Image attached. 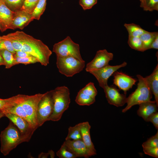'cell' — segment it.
I'll use <instances>...</instances> for the list:
<instances>
[{
  "label": "cell",
  "mask_w": 158,
  "mask_h": 158,
  "mask_svg": "<svg viewBox=\"0 0 158 158\" xmlns=\"http://www.w3.org/2000/svg\"><path fill=\"white\" fill-rule=\"evenodd\" d=\"M132 49L140 51H145L143 44L140 37L128 36V42Z\"/></svg>",
  "instance_id": "cell-27"
},
{
  "label": "cell",
  "mask_w": 158,
  "mask_h": 158,
  "mask_svg": "<svg viewBox=\"0 0 158 158\" xmlns=\"http://www.w3.org/2000/svg\"><path fill=\"white\" fill-rule=\"evenodd\" d=\"M63 144L69 151L77 157L88 158L92 156L82 139L65 140Z\"/></svg>",
  "instance_id": "cell-13"
},
{
  "label": "cell",
  "mask_w": 158,
  "mask_h": 158,
  "mask_svg": "<svg viewBox=\"0 0 158 158\" xmlns=\"http://www.w3.org/2000/svg\"><path fill=\"white\" fill-rule=\"evenodd\" d=\"M54 105V99L51 90L44 93L38 104L36 118L39 127L48 121L53 112Z\"/></svg>",
  "instance_id": "cell-8"
},
{
  "label": "cell",
  "mask_w": 158,
  "mask_h": 158,
  "mask_svg": "<svg viewBox=\"0 0 158 158\" xmlns=\"http://www.w3.org/2000/svg\"><path fill=\"white\" fill-rule=\"evenodd\" d=\"M124 25L128 32V36L140 37L146 31L139 25L134 23H125Z\"/></svg>",
  "instance_id": "cell-22"
},
{
  "label": "cell",
  "mask_w": 158,
  "mask_h": 158,
  "mask_svg": "<svg viewBox=\"0 0 158 158\" xmlns=\"http://www.w3.org/2000/svg\"><path fill=\"white\" fill-rule=\"evenodd\" d=\"M79 45L74 42L69 36L63 40L55 44L52 51L56 56H71L83 61L80 52Z\"/></svg>",
  "instance_id": "cell-7"
},
{
  "label": "cell",
  "mask_w": 158,
  "mask_h": 158,
  "mask_svg": "<svg viewBox=\"0 0 158 158\" xmlns=\"http://www.w3.org/2000/svg\"><path fill=\"white\" fill-rule=\"evenodd\" d=\"M47 0H39L31 15L32 18L39 20L46 9Z\"/></svg>",
  "instance_id": "cell-26"
},
{
  "label": "cell",
  "mask_w": 158,
  "mask_h": 158,
  "mask_svg": "<svg viewBox=\"0 0 158 158\" xmlns=\"http://www.w3.org/2000/svg\"><path fill=\"white\" fill-rule=\"evenodd\" d=\"M34 19L31 15L20 10L14 12L12 23V30L16 28L23 29Z\"/></svg>",
  "instance_id": "cell-15"
},
{
  "label": "cell",
  "mask_w": 158,
  "mask_h": 158,
  "mask_svg": "<svg viewBox=\"0 0 158 158\" xmlns=\"http://www.w3.org/2000/svg\"><path fill=\"white\" fill-rule=\"evenodd\" d=\"M49 156V154L48 152L44 153L41 152L38 155V158H47Z\"/></svg>",
  "instance_id": "cell-42"
},
{
  "label": "cell",
  "mask_w": 158,
  "mask_h": 158,
  "mask_svg": "<svg viewBox=\"0 0 158 158\" xmlns=\"http://www.w3.org/2000/svg\"><path fill=\"white\" fill-rule=\"evenodd\" d=\"M1 37L9 40L15 51H21L23 44L20 39L18 31L1 36Z\"/></svg>",
  "instance_id": "cell-20"
},
{
  "label": "cell",
  "mask_w": 158,
  "mask_h": 158,
  "mask_svg": "<svg viewBox=\"0 0 158 158\" xmlns=\"http://www.w3.org/2000/svg\"><path fill=\"white\" fill-rule=\"evenodd\" d=\"M8 50L13 54L16 52L11 42L7 40L2 38L0 36V50Z\"/></svg>",
  "instance_id": "cell-35"
},
{
  "label": "cell",
  "mask_w": 158,
  "mask_h": 158,
  "mask_svg": "<svg viewBox=\"0 0 158 158\" xmlns=\"http://www.w3.org/2000/svg\"><path fill=\"white\" fill-rule=\"evenodd\" d=\"M97 0H79V4L84 10L91 8L96 4Z\"/></svg>",
  "instance_id": "cell-37"
},
{
  "label": "cell",
  "mask_w": 158,
  "mask_h": 158,
  "mask_svg": "<svg viewBox=\"0 0 158 158\" xmlns=\"http://www.w3.org/2000/svg\"><path fill=\"white\" fill-rule=\"evenodd\" d=\"M82 139L92 156L96 155V151L91 138V126L87 121L79 123Z\"/></svg>",
  "instance_id": "cell-17"
},
{
  "label": "cell",
  "mask_w": 158,
  "mask_h": 158,
  "mask_svg": "<svg viewBox=\"0 0 158 158\" xmlns=\"http://www.w3.org/2000/svg\"><path fill=\"white\" fill-rule=\"evenodd\" d=\"M14 13L6 5L4 0L0 1V21L2 32L7 29H12V23Z\"/></svg>",
  "instance_id": "cell-16"
},
{
  "label": "cell",
  "mask_w": 158,
  "mask_h": 158,
  "mask_svg": "<svg viewBox=\"0 0 158 158\" xmlns=\"http://www.w3.org/2000/svg\"><path fill=\"white\" fill-rule=\"evenodd\" d=\"M48 152L49 153V155L50 156L51 158H54L55 157V153L52 150H49Z\"/></svg>",
  "instance_id": "cell-43"
},
{
  "label": "cell",
  "mask_w": 158,
  "mask_h": 158,
  "mask_svg": "<svg viewBox=\"0 0 158 158\" xmlns=\"http://www.w3.org/2000/svg\"><path fill=\"white\" fill-rule=\"evenodd\" d=\"M16 97V95L6 99L0 98V110L12 105L15 103Z\"/></svg>",
  "instance_id": "cell-36"
},
{
  "label": "cell",
  "mask_w": 158,
  "mask_h": 158,
  "mask_svg": "<svg viewBox=\"0 0 158 158\" xmlns=\"http://www.w3.org/2000/svg\"><path fill=\"white\" fill-rule=\"evenodd\" d=\"M24 1V0H4L6 5L13 12L21 9Z\"/></svg>",
  "instance_id": "cell-29"
},
{
  "label": "cell",
  "mask_w": 158,
  "mask_h": 158,
  "mask_svg": "<svg viewBox=\"0 0 158 158\" xmlns=\"http://www.w3.org/2000/svg\"><path fill=\"white\" fill-rule=\"evenodd\" d=\"M147 83L152 94L154 96L155 101L158 106V65L156 66L152 73L150 75L145 78Z\"/></svg>",
  "instance_id": "cell-19"
},
{
  "label": "cell",
  "mask_w": 158,
  "mask_h": 158,
  "mask_svg": "<svg viewBox=\"0 0 158 158\" xmlns=\"http://www.w3.org/2000/svg\"><path fill=\"white\" fill-rule=\"evenodd\" d=\"M75 101L79 105L90 106L95 102V98L87 95L80 90L78 93Z\"/></svg>",
  "instance_id": "cell-21"
},
{
  "label": "cell",
  "mask_w": 158,
  "mask_h": 158,
  "mask_svg": "<svg viewBox=\"0 0 158 158\" xmlns=\"http://www.w3.org/2000/svg\"><path fill=\"white\" fill-rule=\"evenodd\" d=\"M140 6L144 11H158V0H140Z\"/></svg>",
  "instance_id": "cell-28"
},
{
  "label": "cell",
  "mask_w": 158,
  "mask_h": 158,
  "mask_svg": "<svg viewBox=\"0 0 158 158\" xmlns=\"http://www.w3.org/2000/svg\"><path fill=\"white\" fill-rule=\"evenodd\" d=\"M56 65L61 74L67 77H71L83 70L85 62L72 56H56Z\"/></svg>",
  "instance_id": "cell-6"
},
{
  "label": "cell",
  "mask_w": 158,
  "mask_h": 158,
  "mask_svg": "<svg viewBox=\"0 0 158 158\" xmlns=\"http://www.w3.org/2000/svg\"><path fill=\"white\" fill-rule=\"evenodd\" d=\"M18 32L23 44L21 51L28 53L37 58L42 65L47 66L52 54L48 47L41 40L23 31H18Z\"/></svg>",
  "instance_id": "cell-2"
},
{
  "label": "cell",
  "mask_w": 158,
  "mask_h": 158,
  "mask_svg": "<svg viewBox=\"0 0 158 158\" xmlns=\"http://www.w3.org/2000/svg\"><path fill=\"white\" fill-rule=\"evenodd\" d=\"M0 53L4 60L6 68H9L17 65L13 53L6 50H0Z\"/></svg>",
  "instance_id": "cell-23"
},
{
  "label": "cell",
  "mask_w": 158,
  "mask_h": 158,
  "mask_svg": "<svg viewBox=\"0 0 158 158\" xmlns=\"http://www.w3.org/2000/svg\"><path fill=\"white\" fill-rule=\"evenodd\" d=\"M56 155L59 158H75L76 156L69 151L63 144L59 150L56 152Z\"/></svg>",
  "instance_id": "cell-32"
},
{
  "label": "cell",
  "mask_w": 158,
  "mask_h": 158,
  "mask_svg": "<svg viewBox=\"0 0 158 158\" xmlns=\"http://www.w3.org/2000/svg\"><path fill=\"white\" fill-rule=\"evenodd\" d=\"M157 35L158 32H150L146 31L140 37L143 44L145 51L149 49L152 42Z\"/></svg>",
  "instance_id": "cell-24"
},
{
  "label": "cell",
  "mask_w": 158,
  "mask_h": 158,
  "mask_svg": "<svg viewBox=\"0 0 158 158\" xmlns=\"http://www.w3.org/2000/svg\"><path fill=\"white\" fill-rule=\"evenodd\" d=\"M113 74V84L123 90L125 94L135 84L137 80L122 72L116 71Z\"/></svg>",
  "instance_id": "cell-14"
},
{
  "label": "cell",
  "mask_w": 158,
  "mask_h": 158,
  "mask_svg": "<svg viewBox=\"0 0 158 158\" xmlns=\"http://www.w3.org/2000/svg\"><path fill=\"white\" fill-rule=\"evenodd\" d=\"M127 63L126 62L116 66L109 64L100 69L93 70L89 72L93 75L98 81L99 86L102 88L108 85L109 78L119 68L125 67Z\"/></svg>",
  "instance_id": "cell-10"
},
{
  "label": "cell",
  "mask_w": 158,
  "mask_h": 158,
  "mask_svg": "<svg viewBox=\"0 0 158 158\" xmlns=\"http://www.w3.org/2000/svg\"><path fill=\"white\" fill-rule=\"evenodd\" d=\"M142 146L145 147H158V131L156 134L149 138L145 142H143Z\"/></svg>",
  "instance_id": "cell-34"
},
{
  "label": "cell",
  "mask_w": 158,
  "mask_h": 158,
  "mask_svg": "<svg viewBox=\"0 0 158 158\" xmlns=\"http://www.w3.org/2000/svg\"><path fill=\"white\" fill-rule=\"evenodd\" d=\"M14 56L17 64L22 63L26 65L39 62L37 59L32 56L24 57H19Z\"/></svg>",
  "instance_id": "cell-33"
},
{
  "label": "cell",
  "mask_w": 158,
  "mask_h": 158,
  "mask_svg": "<svg viewBox=\"0 0 158 158\" xmlns=\"http://www.w3.org/2000/svg\"><path fill=\"white\" fill-rule=\"evenodd\" d=\"M2 0H0V1H2Z\"/></svg>",
  "instance_id": "cell-47"
},
{
  "label": "cell",
  "mask_w": 158,
  "mask_h": 158,
  "mask_svg": "<svg viewBox=\"0 0 158 158\" xmlns=\"http://www.w3.org/2000/svg\"><path fill=\"white\" fill-rule=\"evenodd\" d=\"M4 114L5 116L8 118L19 129L23 142H28L36 130L28 121L16 114L11 113H5Z\"/></svg>",
  "instance_id": "cell-9"
},
{
  "label": "cell",
  "mask_w": 158,
  "mask_h": 158,
  "mask_svg": "<svg viewBox=\"0 0 158 158\" xmlns=\"http://www.w3.org/2000/svg\"><path fill=\"white\" fill-rule=\"evenodd\" d=\"M39 1V0H24L20 10L31 14Z\"/></svg>",
  "instance_id": "cell-30"
},
{
  "label": "cell",
  "mask_w": 158,
  "mask_h": 158,
  "mask_svg": "<svg viewBox=\"0 0 158 158\" xmlns=\"http://www.w3.org/2000/svg\"><path fill=\"white\" fill-rule=\"evenodd\" d=\"M103 89L107 100L109 104L118 107L123 106L126 103V94H121L114 86H109L107 85Z\"/></svg>",
  "instance_id": "cell-12"
},
{
  "label": "cell",
  "mask_w": 158,
  "mask_h": 158,
  "mask_svg": "<svg viewBox=\"0 0 158 158\" xmlns=\"http://www.w3.org/2000/svg\"><path fill=\"white\" fill-rule=\"evenodd\" d=\"M139 105V107L137 111V114L146 121L150 116L157 112L158 106L155 100L143 102Z\"/></svg>",
  "instance_id": "cell-18"
},
{
  "label": "cell",
  "mask_w": 158,
  "mask_h": 158,
  "mask_svg": "<svg viewBox=\"0 0 158 158\" xmlns=\"http://www.w3.org/2000/svg\"><path fill=\"white\" fill-rule=\"evenodd\" d=\"M147 122H150L152 123L156 129H158V112L154 113L147 118Z\"/></svg>",
  "instance_id": "cell-39"
},
{
  "label": "cell",
  "mask_w": 158,
  "mask_h": 158,
  "mask_svg": "<svg viewBox=\"0 0 158 158\" xmlns=\"http://www.w3.org/2000/svg\"><path fill=\"white\" fill-rule=\"evenodd\" d=\"M44 94L39 93L32 95H27L25 98L17 103L1 110L4 114L11 113L21 117L28 121L36 130L39 127L36 118L37 107Z\"/></svg>",
  "instance_id": "cell-1"
},
{
  "label": "cell",
  "mask_w": 158,
  "mask_h": 158,
  "mask_svg": "<svg viewBox=\"0 0 158 158\" xmlns=\"http://www.w3.org/2000/svg\"><path fill=\"white\" fill-rule=\"evenodd\" d=\"M143 148L145 154L154 157H158V147H145Z\"/></svg>",
  "instance_id": "cell-38"
},
{
  "label": "cell",
  "mask_w": 158,
  "mask_h": 158,
  "mask_svg": "<svg viewBox=\"0 0 158 158\" xmlns=\"http://www.w3.org/2000/svg\"><path fill=\"white\" fill-rule=\"evenodd\" d=\"M158 49V35H157L151 44L149 49Z\"/></svg>",
  "instance_id": "cell-41"
},
{
  "label": "cell",
  "mask_w": 158,
  "mask_h": 158,
  "mask_svg": "<svg viewBox=\"0 0 158 158\" xmlns=\"http://www.w3.org/2000/svg\"><path fill=\"white\" fill-rule=\"evenodd\" d=\"M113 53L108 52L106 49L97 51L93 59L86 65L87 72L102 68L109 65V62L113 59Z\"/></svg>",
  "instance_id": "cell-11"
},
{
  "label": "cell",
  "mask_w": 158,
  "mask_h": 158,
  "mask_svg": "<svg viewBox=\"0 0 158 158\" xmlns=\"http://www.w3.org/2000/svg\"><path fill=\"white\" fill-rule=\"evenodd\" d=\"M54 99L53 112L48 121H57L61 119L63 113L68 108L71 102L70 90L65 86L57 87L52 90Z\"/></svg>",
  "instance_id": "cell-3"
},
{
  "label": "cell",
  "mask_w": 158,
  "mask_h": 158,
  "mask_svg": "<svg viewBox=\"0 0 158 158\" xmlns=\"http://www.w3.org/2000/svg\"><path fill=\"white\" fill-rule=\"evenodd\" d=\"M4 116H5V114L1 110H0V119Z\"/></svg>",
  "instance_id": "cell-45"
},
{
  "label": "cell",
  "mask_w": 158,
  "mask_h": 158,
  "mask_svg": "<svg viewBox=\"0 0 158 158\" xmlns=\"http://www.w3.org/2000/svg\"><path fill=\"white\" fill-rule=\"evenodd\" d=\"M13 55L14 56L19 57H24L32 56L28 53L21 51H16L15 53Z\"/></svg>",
  "instance_id": "cell-40"
},
{
  "label": "cell",
  "mask_w": 158,
  "mask_h": 158,
  "mask_svg": "<svg viewBox=\"0 0 158 158\" xmlns=\"http://www.w3.org/2000/svg\"><path fill=\"white\" fill-rule=\"evenodd\" d=\"M0 151L4 155L23 143L20 132L17 126L10 121L8 126L1 133Z\"/></svg>",
  "instance_id": "cell-4"
},
{
  "label": "cell",
  "mask_w": 158,
  "mask_h": 158,
  "mask_svg": "<svg viewBox=\"0 0 158 158\" xmlns=\"http://www.w3.org/2000/svg\"><path fill=\"white\" fill-rule=\"evenodd\" d=\"M80 90L84 94L94 98H95L97 94L94 83L91 82L88 83Z\"/></svg>",
  "instance_id": "cell-31"
},
{
  "label": "cell",
  "mask_w": 158,
  "mask_h": 158,
  "mask_svg": "<svg viewBox=\"0 0 158 158\" xmlns=\"http://www.w3.org/2000/svg\"><path fill=\"white\" fill-rule=\"evenodd\" d=\"M137 77L138 81L137 87L127 97V105L122 109L123 113L126 112L135 105L151 101L152 94L145 78L138 74Z\"/></svg>",
  "instance_id": "cell-5"
},
{
  "label": "cell",
  "mask_w": 158,
  "mask_h": 158,
  "mask_svg": "<svg viewBox=\"0 0 158 158\" xmlns=\"http://www.w3.org/2000/svg\"><path fill=\"white\" fill-rule=\"evenodd\" d=\"M82 136L80 131L79 124L73 126H70L68 128V133L65 140H81Z\"/></svg>",
  "instance_id": "cell-25"
},
{
  "label": "cell",
  "mask_w": 158,
  "mask_h": 158,
  "mask_svg": "<svg viewBox=\"0 0 158 158\" xmlns=\"http://www.w3.org/2000/svg\"><path fill=\"white\" fill-rule=\"evenodd\" d=\"M5 65L4 60L0 53V66Z\"/></svg>",
  "instance_id": "cell-44"
},
{
  "label": "cell",
  "mask_w": 158,
  "mask_h": 158,
  "mask_svg": "<svg viewBox=\"0 0 158 158\" xmlns=\"http://www.w3.org/2000/svg\"><path fill=\"white\" fill-rule=\"evenodd\" d=\"M0 30L1 31V32H2V26L1 25V23L0 21Z\"/></svg>",
  "instance_id": "cell-46"
}]
</instances>
